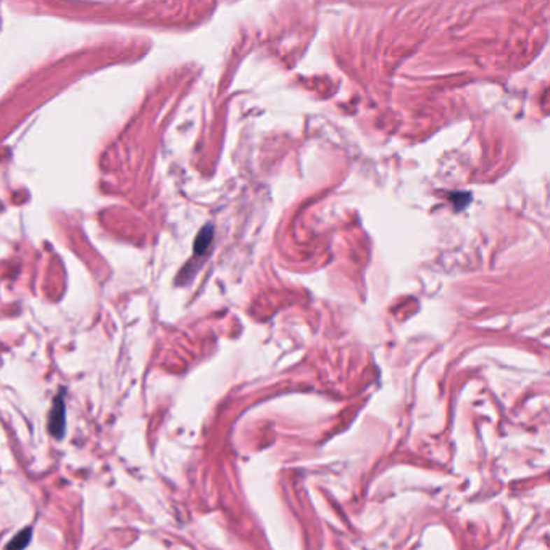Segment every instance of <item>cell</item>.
<instances>
[{
  "label": "cell",
  "instance_id": "obj_1",
  "mask_svg": "<svg viewBox=\"0 0 550 550\" xmlns=\"http://www.w3.org/2000/svg\"><path fill=\"white\" fill-rule=\"evenodd\" d=\"M65 404H63L62 395H58L54 400V404H52V410L49 415V431L54 437L62 439L63 435H65Z\"/></svg>",
  "mask_w": 550,
  "mask_h": 550
},
{
  "label": "cell",
  "instance_id": "obj_3",
  "mask_svg": "<svg viewBox=\"0 0 550 550\" xmlns=\"http://www.w3.org/2000/svg\"><path fill=\"white\" fill-rule=\"evenodd\" d=\"M210 241H211V232L210 231L209 232L202 231V232H200L197 242H195V251H197V252L205 251V248H207V246L210 244Z\"/></svg>",
  "mask_w": 550,
  "mask_h": 550
},
{
  "label": "cell",
  "instance_id": "obj_2",
  "mask_svg": "<svg viewBox=\"0 0 550 550\" xmlns=\"http://www.w3.org/2000/svg\"><path fill=\"white\" fill-rule=\"evenodd\" d=\"M31 537H33V528H24L23 531H20L18 534H15L12 537V541L7 544L5 550H24L28 547V544L31 542Z\"/></svg>",
  "mask_w": 550,
  "mask_h": 550
}]
</instances>
